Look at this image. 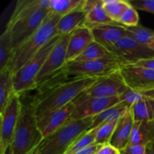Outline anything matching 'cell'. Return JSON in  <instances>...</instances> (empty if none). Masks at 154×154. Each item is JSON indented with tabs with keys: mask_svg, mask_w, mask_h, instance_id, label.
<instances>
[{
	"mask_svg": "<svg viewBox=\"0 0 154 154\" xmlns=\"http://www.w3.org/2000/svg\"><path fill=\"white\" fill-rule=\"evenodd\" d=\"M99 78L69 77L60 71L36 87L38 93L29 105L32 108L36 119L74 102Z\"/></svg>",
	"mask_w": 154,
	"mask_h": 154,
	"instance_id": "obj_1",
	"label": "cell"
},
{
	"mask_svg": "<svg viewBox=\"0 0 154 154\" xmlns=\"http://www.w3.org/2000/svg\"><path fill=\"white\" fill-rule=\"evenodd\" d=\"M51 0H20L6 28L14 48L26 40L42 26L49 14Z\"/></svg>",
	"mask_w": 154,
	"mask_h": 154,
	"instance_id": "obj_2",
	"label": "cell"
},
{
	"mask_svg": "<svg viewBox=\"0 0 154 154\" xmlns=\"http://www.w3.org/2000/svg\"><path fill=\"white\" fill-rule=\"evenodd\" d=\"M61 17L49 12L40 27L23 43L14 48L13 57L7 66L14 74L31 60L56 35V27Z\"/></svg>",
	"mask_w": 154,
	"mask_h": 154,
	"instance_id": "obj_3",
	"label": "cell"
},
{
	"mask_svg": "<svg viewBox=\"0 0 154 154\" xmlns=\"http://www.w3.org/2000/svg\"><path fill=\"white\" fill-rule=\"evenodd\" d=\"M93 118L69 120L58 130L44 138L32 154H65L80 136L91 129Z\"/></svg>",
	"mask_w": 154,
	"mask_h": 154,
	"instance_id": "obj_4",
	"label": "cell"
},
{
	"mask_svg": "<svg viewBox=\"0 0 154 154\" xmlns=\"http://www.w3.org/2000/svg\"><path fill=\"white\" fill-rule=\"evenodd\" d=\"M43 138L32 108L23 104L11 144L13 154H32Z\"/></svg>",
	"mask_w": 154,
	"mask_h": 154,
	"instance_id": "obj_5",
	"label": "cell"
},
{
	"mask_svg": "<svg viewBox=\"0 0 154 154\" xmlns=\"http://www.w3.org/2000/svg\"><path fill=\"white\" fill-rule=\"evenodd\" d=\"M60 37L61 36L60 35L54 36L31 60L14 74L13 84L15 93L21 96L30 90L36 89V78Z\"/></svg>",
	"mask_w": 154,
	"mask_h": 154,
	"instance_id": "obj_6",
	"label": "cell"
},
{
	"mask_svg": "<svg viewBox=\"0 0 154 154\" xmlns=\"http://www.w3.org/2000/svg\"><path fill=\"white\" fill-rule=\"evenodd\" d=\"M121 65L114 56L93 61L70 62L65 65L62 71L67 76L88 77L102 78L120 71Z\"/></svg>",
	"mask_w": 154,
	"mask_h": 154,
	"instance_id": "obj_7",
	"label": "cell"
},
{
	"mask_svg": "<svg viewBox=\"0 0 154 154\" xmlns=\"http://www.w3.org/2000/svg\"><path fill=\"white\" fill-rule=\"evenodd\" d=\"M109 51L121 66L135 65L141 60L154 57L153 50L138 43L129 36H125L117 41Z\"/></svg>",
	"mask_w": 154,
	"mask_h": 154,
	"instance_id": "obj_8",
	"label": "cell"
},
{
	"mask_svg": "<svg viewBox=\"0 0 154 154\" xmlns=\"http://www.w3.org/2000/svg\"><path fill=\"white\" fill-rule=\"evenodd\" d=\"M20 96L14 92L11 96L5 108L0 113V153L2 154L13 140L18 119L22 108Z\"/></svg>",
	"mask_w": 154,
	"mask_h": 154,
	"instance_id": "obj_9",
	"label": "cell"
},
{
	"mask_svg": "<svg viewBox=\"0 0 154 154\" xmlns=\"http://www.w3.org/2000/svg\"><path fill=\"white\" fill-rule=\"evenodd\" d=\"M74 102L75 108L70 120H84L94 117L120 102L119 97H84L79 96Z\"/></svg>",
	"mask_w": 154,
	"mask_h": 154,
	"instance_id": "obj_10",
	"label": "cell"
},
{
	"mask_svg": "<svg viewBox=\"0 0 154 154\" xmlns=\"http://www.w3.org/2000/svg\"><path fill=\"white\" fill-rule=\"evenodd\" d=\"M70 35L61 36L57 45L53 48L36 78L37 87L61 71L66 64V54Z\"/></svg>",
	"mask_w": 154,
	"mask_h": 154,
	"instance_id": "obj_11",
	"label": "cell"
},
{
	"mask_svg": "<svg viewBox=\"0 0 154 154\" xmlns=\"http://www.w3.org/2000/svg\"><path fill=\"white\" fill-rule=\"evenodd\" d=\"M128 89L118 72L99 78L81 96L84 97H120Z\"/></svg>",
	"mask_w": 154,
	"mask_h": 154,
	"instance_id": "obj_12",
	"label": "cell"
},
{
	"mask_svg": "<svg viewBox=\"0 0 154 154\" xmlns=\"http://www.w3.org/2000/svg\"><path fill=\"white\" fill-rule=\"evenodd\" d=\"M127 87L132 90H154V71L141 66H121L119 71Z\"/></svg>",
	"mask_w": 154,
	"mask_h": 154,
	"instance_id": "obj_13",
	"label": "cell"
},
{
	"mask_svg": "<svg viewBox=\"0 0 154 154\" xmlns=\"http://www.w3.org/2000/svg\"><path fill=\"white\" fill-rule=\"evenodd\" d=\"M75 108V103L72 102L63 108L51 111L37 119L38 126L43 138H46L54 133L70 120Z\"/></svg>",
	"mask_w": 154,
	"mask_h": 154,
	"instance_id": "obj_14",
	"label": "cell"
},
{
	"mask_svg": "<svg viewBox=\"0 0 154 154\" xmlns=\"http://www.w3.org/2000/svg\"><path fill=\"white\" fill-rule=\"evenodd\" d=\"M90 29L94 37V41L103 45L108 51L120 38L129 36L127 28L117 23L96 26Z\"/></svg>",
	"mask_w": 154,
	"mask_h": 154,
	"instance_id": "obj_15",
	"label": "cell"
},
{
	"mask_svg": "<svg viewBox=\"0 0 154 154\" xmlns=\"http://www.w3.org/2000/svg\"><path fill=\"white\" fill-rule=\"evenodd\" d=\"M93 42H94V37L88 26L84 25L75 30L69 38L66 63L74 61Z\"/></svg>",
	"mask_w": 154,
	"mask_h": 154,
	"instance_id": "obj_16",
	"label": "cell"
},
{
	"mask_svg": "<svg viewBox=\"0 0 154 154\" xmlns=\"http://www.w3.org/2000/svg\"><path fill=\"white\" fill-rule=\"evenodd\" d=\"M134 119L130 108L117 122L110 144L120 151L125 148L129 144Z\"/></svg>",
	"mask_w": 154,
	"mask_h": 154,
	"instance_id": "obj_17",
	"label": "cell"
},
{
	"mask_svg": "<svg viewBox=\"0 0 154 154\" xmlns=\"http://www.w3.org/2000/svg\"><path fill=\"white\" fill-rule=\"evenodd\" d=\"M84 2L82 6L60 18L56 27V35H70L77 29L85 25L87 11L84 9Z\"/></svg>",
	"mask_w": 154,
	"mask_h": 154,
	"instance_id": "obj_18",
	"label": "cell"
},
{
	"mask_svg": "<svg viewBox=\"0 0 154 154\" xmlns=\"http://www.w3.org/2000/svg\"><path fill=\"white\" fill-rule=\"evenodd\" d=\"M84 9L87 11L85 26L89 28L114 23L107 15L102 0H85Z\"/></svg>",
	"mask_w": 154,
	"mask_h": 154,
	"instance_id": "obj_19",
	"label": "cell"
},
{
	"mask_svg": "<svg viewBox=\"0 0 154 154\" xmlns=\"http://www.w3.org/2000/svg\"><path fill=\"white\" fill-rule=\"evenodd\" d=\"M154 139V122L138 120L134 121L128 144H141L147 146Z\"/></svg>",
	"mask_w": 154,
	"mask_h": 154,
	"instance_id": "obj_20",
	"label": "cell"
},
{
	"mask_svg": "<svg viewBox=\"0 0 154 154\" xmlns=\"http://www.w3.org/2000/svg\"><path fill=\"white\" fill-rule=\"evenodd\" d=\"M131 107L120 102L117 105L111 107L108 109L102 111L99 115L93 118V124L91 129L97 128L105 123L117 122L129 109Z\"/></svg>",
	"mask_w": 154,
	"mask_h": 154,
	"instance_id": "obj_21",
	"label": "cell"
},
{
	"mask_svg": "<svg viewBox=\"0 0 154 154\" xmlns=\"http://www.w3.org/2000/svg\"><path fill=\"white\" fill-rule=\"evenodd\" d=\"M134 121L154 122V97H147L131 107Z\"/></svg>",
	"mask_w": 154,
	"mask_h": 154,
	"instance_id": "obj_22",
	"label": "cell"
},
{
	"mask_svg": "<svg viewBox=\"0 0 154 154\" xmlns=\"http://www.w3.org/2000/svg\"><path fill=\"white\" fill-rule=\"evenodd\" d=\"M14 92L13 74L5 67L0 70V113L5 110Z\"/></svg>",
	"mask_w": 154,
	"mask_h": 154,
	"instance_id": "obj_23",
	"label": "cell"
},
{
	"mask_svg": "<svg viewBox=\"0 0 154 154\" xmlns=\"http://www.w3.org/2000/svg\"><path fill=\"white\" fill-rule=\"evenodd\" d=\"M111 55L112 54L105 47L94 41L90 44L87 48L72 62L93 61V60L105 58Z\"/></svg>",
	"mask_w": 154,
	"mask_h": 154,
	"instance_id": "obj_24",
	"label": "cell"
},
{
	"mask_svg": "<svg viewBox=\"0 0 154 154\" xmlns=\"http://www.w3.org/2000/svg\"><path fill=\"white\" fill-rule=\"evenodd\" d=\"M14 48L10 32L7 29L0 36V70L8 66L13 57Z\"/></svg>",
	"mask_w": 154,
	"mask_h": 154,
	"instance_id": "obj_25",
	"label": "cell"
},
{
	"mask_svg": "<svg viewBox=\"0 0 154 154\" xmlns=\"http://www.w3.org/2000/svg\"><path fill=\"white\" fill-rule=\"evenodd\" d=\"M102 5L110 19L114 23H119L122 15L130 3L124 0H102Z\"/></svg>",
	"mask_w": 154,
	"mask_h": 154,
	"instance_id": "obj_26",
	"label": "cell"
},
{
	"mask_svg": "<svg viewBox=\"0 0 154 154\" xmlns=\"http://www.w3.org/2000/svg\"><path fill=\"white\" fill-rule=\"evenodd\" d=\"M85 0H51L49 11L62 17L83 5Z\"/></svg>",
	"mask_w": 154,
	"mask_h": 154,
	"instance_id": "obj_27",
	"label": "cell"
},
{
	"mask_svg": "<svg viewBox=\"0 0 154 154\" xmlns=\"http://www.w3.org/2000/svg\"><path fill=\"white\" fill-rule=\"evenodd\" d=\"M129 32V37L141 45L150 46L154 38V30L147 28L141 24L136 26L126 27Z\"/></svg>",
	"mask_w": 154,
	"mask_h": 154,
	"instance_id": "obj_28",
	"label": "cell"
},
{
	"mask_svg": "<svg viewBox=\"0 0 154 154\" xmlns=\"http://www.w3.org/2000/svg\"><path fill=\"white\" fill-rule=\"evenodd\" d=\"M96 132H97V128L90 129V130L84 132L72 144V145L69 147L65 154H75L85 149L86 147L94 144Z\"/></svg>",
	"mask_w": 154,
	"mask_h": 154,
	"instance_id": "obj_29",
	"label": "cell"
},
{
	"mask_svg": "<svg viewBox=\"0 0 154 154\" xmlns=\"http://www.w3.org/2000/svg\"><path fill=\"white\" fill-rule=\"evenodd\" d=\"M147 97H154V90H132L128 89L120 96V102L132 107L134 104Z\"/></svg>",
	"mask_w": 154,
	"mask_h": 154,
	"instance_id": "obj_30",
	"label": "cell"
},
{
	"mask_svg": "<svg viewBox=\"0 0 154 154\" xmlns=\"http://www.w3.org/2000/svg\"><path fill=\"white\" fill-rule=\"evenodd\" d=\"M117 122L105 123L98 126L95 144H99V145H105V144H110Z\"/></svg>",
	"mask_w": 154,
	"mask_h": 154,
	"instance_id": "obj_31",
	"label": "cell"
},
{
	"mask_svg": "<svg viewBox=\"0 0 154 154\" xmlns=\"http://www.w3.org/2000/svg\"><path fill=\"white\" fill-rule=\"evenodd\" d=\"M119 23L126 27L136 26L139 24V14L137 9L129 5L122 15Z\"/></svg>",
	"mask_w": 154,
	"mask_h": 154,
	"instance_id": "obj_32",
	"label": "cell"
},
{
	"mask_svg": "<svg viewBox=\"0 0 154 154\" xmlns=\"http://www.w3.org/2000/svg\"><path fill=\"white\" fill-rule=\"evenodd\" d=\"M129 2L137 10L144 11L154 14V0H131Z\"/></svg>",
	"mask_w": 154,
	"mask_h": 154,
	"instance_id": "obj_33",
	"label": "cell"
},
{
	"mask_svg": "<svg viewBox=\"0 0 154 154\" xmlns=\"http://www.w3.org/2000/svg\"><path fill=\"white\" fill-rule=\"evenodd\" d=\"M147 146L141 144H128L120 152L121 154H145Z\"/></svg>",
	"mask_w": 154,
	"mask_h": 154,
	"instance_id": "obj_34",
	"label": "cell"
},
{
	"mask_svg": "<svg viewBox=\"0 0 154 154\" xmlns=\"http://www.w3.org/2000/svg\"><path fill=\"white\" fill-rule=\"evenodd\" d=\"M96 154H121L120 150H117L110 144L102 145L101 148L98 150Z\"/></svg>",
	"mask_w": 154,
	"mask_h": 154,
	"instance_id": "obj_35",
	"label": "cell"
},
{
	"mask_svg": "<svg viewBox=\"0 0 154 154\" xmlns=\"http://www.w3.org/2000/svg\"><path fill=\"white\" fill-rule=\"evenodd\" d=\"M135 66H141V67H144L146 68V69H151V70L154 71V57L147 59V60H141V61L135 63Z\"/></svg>",
	"mask_w": 154,
	"mask_h": 154,
	"instance_id": "obj_36",
	"label": "cell"
},
{
	"mask_svg": "<svg viewBox=\"0 0 154 154\" xmlns=\"http://www.w3.org/2000/svg\"><path fill=\"white\" fill-rule=\"evenodd\" d=\"M102 145H99V144H92V145L89 146V147H86L84 150H81L78 153L75 154H96L98 150L101 148Z\"/></svg>",
	"mask_w": 154,
	"mask_h": 154,
	"instance_id": "obj_37",
	"label": "cell"
},
{
	"mask_svg": "<svg viewBox=\"0 0 154 154\" xmlns=\"http://www.w3.org/2000/svg\"><path fill=\"white\" fill-rule=\"evenodd\" d=\"M152 143L147 146V150H146L145 154H153V150H152Z\"/></svg>",
	"mask_w": 154,
	"mask_h": 154,
	"instance_id": "obj_38",
	"label": "cell"
},
{
	"mask_svg": "<svg viewBox=\"0 0 154 154\" xmlns=\"http://www.w3.org/2000/svg\"><path fill=\"white\" fill-rule=\"evenodd\" d=\"M2 154H13V152H12V149H11V146H8L7 148L5 149V152Z\"/></svg>",
	"mask_w": 154,
	"mask_h": 154,
	"instance_id": "obj_39",
	"label": "cell"
},
{
	"mask_svg": "<svg viewBox=\"0 0 154 154\" xmlns=\"http://www.w3.org/2000/svg\"><path fill=\"white\" fill-rule=\"evenodd\" d=\"M150 48H151L152 50H153L154 51V38H153V40H152V42H151V43H150Z\"/></svg>",
	"mask_w": 154,
	"mask_h": 154,
	"instance_id": "obj_40",
	"label": "cell"
},
{
	"mask_svg": "<svg viewBox=\"0 0 154 154\" xmlns=\"http://www.w3.org/2000/svg\"><path fill=\"white\" fill-rule=\"evenodd\" d=\"M152 150H153V154H154V139L153 143H152Z\"/></svg>",
	"mask_w": 154,
	"mask_h": 154,
	"instance_id": "obj_41",
	"label": "cell"
}]
</instances>
